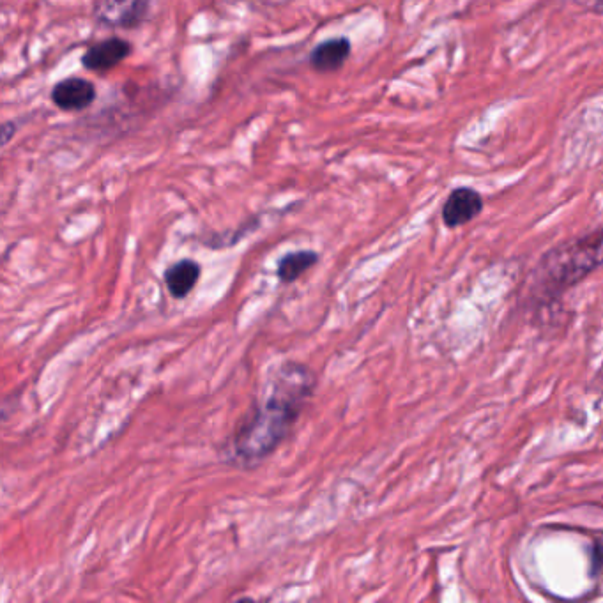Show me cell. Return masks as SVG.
<instances>
[{"mask_svg": "<svg viewBox=\"0 0 603 603\" xmlns=\"http://www.w3.org/2000/svg\"><path fill=\"white\" fill-rule=\"evenodd\" d=\"M315 384L312 370L287 363L262 404L255 405L232 439V453L241 464H259L289 436Z\"/></svg>", "mask_w": 603, "mask_h": 603, "instance_id": "cell-1", "label": "cell"}, {"mask_svg": "<svg viewBox=\"0 0 603 603\" xmlns=\"http://www.w3.org/2000/svg\"><path fill=\"white\" fill-rule=\"evenodd\" d=\"M603 266V229L556 246L531 275V292L542 301L558 299Z\"/></svg>", "mask_w": 603, "mask_h": 603, "instance_id": "cell-2", "label": "cell"}, {"mask_svg": "<svg viewBox=\"0 0 603 603\" xmlns=\"http://www.w3.org/2000/svg\"><path fill=\"white\" fill-rule=\"evenodd\" d=\"M151 0H98V22L115 29H133L146 20Z\"/></svg>", "mask_w": 603, "mask_h": 603, "instance_id": "cell-3", "label": "cell"}, {"mask_svg": "<svg viewBox=\"0 0 603 603\" xmlns=\"http://www.w3.org/2000/svg\"><path fill=\"white\" fill-rule=\"evenodd\" d=\"M483 211V199L473 188H457L450 193L443 207V222L448 229H457L473 222Z\"/></svg>", "mask_w": 603, "mask_h": 603, "instance_id": "cell-4", "label": "cell"}, {"mask_svg": "<svg viewBox=\"0 0 603 603\" xmlns=\"http://www.w3.org/2000/svg\"><path fill=\"white\" fill-rule=\"evenodd\" d=\"M131 54V45L121 38H110L92 45L84 57L82 64L85 69L94 73H107L110 69L119 66Z\"/></svg>", "mask_w": 603, "mask_h": 603, "instance_id": "cell-5", "label": "cell"}, {"mask_svg": "<svg viewBox=\"0 0 603 603\" xmlns=\"http://www.w3.org/2000/svg\"><path fill=\"white\" fill-rule=\"evenodd\" d=\"M96 100V89L89 80L84 78H66L55 85L52 91V101L55 107L64 112H78L84 108L91 107L92 101Z\"/></svg>", "mask_w": 603, "mask_h": 603, "instance_id": "cell-6", "label": "cell"}, {"mask_svg": "<svg viewBox=\"0 0 603 603\" xmlns=\"http://www.w3.org/2000/svg\"><path fill=\"white\" fill-rule=\"evenodd\" d=\"M351 41L347 38H333L322 41L310 54V66L319 73H335L344 66L351 55Z\"/></svg>", "mask_w": 603, "mask_h": 603, "instance_id": "cell-7", "label": "cell"}, {"mask_svg": "<svg viewBox=\"0 0 603 603\" xmlns=\"http://www.w3.org/2000/svg\"><path fill=\"white\" fill-rule=\"evenodd\" d=\"M202 268L199 262L191 259H181L174 262L165 271V285L172 298L184 299L199 283Z\"/></svg>", "mask_w": 603, "mask_h": 603, "instance_id": "cell-8", "label": "cell"}, {"mask_svg": "<svg viewBox=\"0 0 603 603\" xmlns=\"http://www.w3.org/2000/svg\"><path fill=\"white\" fill-rule=\"evenodd\" d=\"M317 260H319V253L313 250L285 253L282 259L278 260L276 275L280 278V282L294 283L305 275L308 269H312L317 264Z\"/></svg>", "mask_w": 603, "mask_h": 603, "instance_id": "cell-9", "label": "cell"}, {"mask_svg": "<svg viewBox=\"0 0 603 603\" xmlns=\"http://www.w3.org/2000/svg\"><path fill=\"white\" fill-rule=\"evenodd\" d=\"M15 133V126L11 123L4 124V128H2V144H8L9 137Z\"/></svg>", "mask_w": 603, "mask_h": 603, "instance_id": "cell-10", "label": "cell"}]
</instances>
